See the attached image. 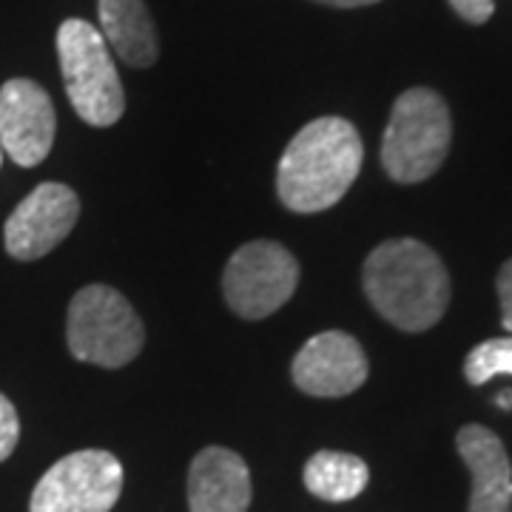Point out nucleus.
I'll return each mask as SVG.
<instances>
[{
  "label": "nucleus",
  "mask_w": 512,
  "mask_h": 512,
  "mask_svg": "<svg viewBox=\"0 0 512 512\" xmlns=\"http://www.w3.org/2000/svg\"><path fill=\"white\" fill-rule=\"evenodd\" d=\"M362 157L365 146L350 120L319 117L285 148L276 168V194L296 214L328 211L356 183Z\"/></svg>",
  "instance_id": "f257e3e1"
},
{
  "label": "nucleus",
  "mask_w": 512,
  "mask_h": 512,
  "mask_svg": "<svg viewBox=\"0 0 512 512\" xmlns=\"http://www.w3.org/2000/svg\"><path fill=\"white\" fill-rule=\"evenodd\" d=\"M370 305L407 333L433 328L450 305V276L433 248L419 239H390L365 259Z\"/></svg>",
  "instance_id": "f03ea898"
},
{
  "label": "nucleus",
  "mask_w": 512,
  "mask_h": 512,
  "mask_svg": "<svg viewBox=\"0 0 512 512\" xmlns=\"http://www.w3.org/2000/svg\"><path fill=\"white\" fill-rule=\"evenodd\" d=\"M453 120L444 97L433 89H407L399 94L384 128L382 165L396 183L430 180L450 151Z\"/></svg>",
  "instance_id": "7ed1b4c3"
},
{
  "label": "nucleus",
  "mask_w": 512,
  "mask_h": 512,
  "mask_svg": "<svg viewBox=\"0 0 512 512\" xmlns=\"http://www.w3.org/2000/svg\"><path fill=\"white\" fill-rule=\"evenodd\" d=\"M57 57L72 109L89 126H114L126 111V94L109 43L89 20L69 18L57 29Z\"/></svg>",
  "instance_id": "20e7f679"
},
{
  "label": "nucleus",
  "mask_w": 512,
  "mask_h": 512,
  "mask_svg": "<svg viewBox=\"0 0 512 512\" xmlns=\"http://www.w3.org/2000/svg\"><path fill=\"white\" fill-rule=\"evenodd\" d=\"M66 342L80 362L123 367L143 350L146 328L123 293L109 285H89L74 293L69 305Z\"/></svg>",
  "instance_id": "39448f33"
},
{
  "label": "nucleus",
  "mask_w": 512,
  "mask_h": 512,
  "mask_svg": "<svg viewBox=\"0 0 512 512\" xmlns=\"http://www.w3.org/2000/svg\"><path fill=\"white\" fill-rule=\"evenodd\" d=\"M299 285V262L279 242L256 239L228 259L222 293L228 308L242 319H265L276 313Z\"/></svg>",
  "instance_id": "423d86ee"
},
{
  "label": "nucleus",
  "mask_w": 512,
  "mask_h": 512,
  "mask_svg": "<svg viewBox=\"0 0 512 512\" xmlns=\"http://www.w3.org/2000/svg\"><path fill=\"white\" fill-rule=\"evenodd\" d=\"M123 493V464L109 450H77L37 481L29 512H111Z\"/></svg>",
  "instance_id": "0eeeda50"
},
{
  "label": "nucleus",
  "mask_w": 512,
  "mask_h": 512,
  "mask_svg": "<svg viewBox=\"0 0 512 512\" xmlns=\"http://www.w3.org/2000/svg\"><path fill=\"white\" fill-rule=\"evenodd\" d=\"M55 106L35 80L15 77L0 86V151L23 168L40 165L55 146Z\"/></svg>",
  "instance_id": "6e6552de"
},
{
  "label": "nucleus",
  "mask_w": 512,
  "mask_h": 512,
  "mask_svg": "<svg viewBox=\"0 0 512 512\" xmlns=\"http://www.w3.org/2000/svg\"><path fill=\"white\" fill-rule=\"evenodd\" d=\"M77 217H80V200L69 185H37L6 220L3 228L6 251L20 262L40 259L72 234Z\"/></svg>",
  "instance_id": "1a4fd4ad"
},
{
  "label": "nucleus",
  "mask_w": 512,
  "mask_h": 512,
  "mask_svg": "<svg viewBox=\"0 0 512 512\" xmlns=\"http://www.w3.org/2000/svg\"><path fill=\"white\" fill-rule=\"evenodd\" d=\"M293 384L316 399H339L367 382V356L362 345L342 330L308 339L293 359Z\"/></svg>",
  "instance_id": "9d476101"
},
{
  "label": "nucleus",
  "mask_w": 512,
  "mask_h": 512,
  "mask_svg": "<svg viewBox=\"0 0 512 512\" xmlns=\"http://www.w3.org/2000/svg\"><path fill=\"white\" fill-rule=\"evenodd\" d=\"M251 470L239 453L228 447H205L188 467V510L191 512H248Z\"/></svg>",
  "instance_id": "9b49d317"
},
{
  "label": "nucleus",
  "mask_w": 512,
  "mask_h": 512,
  "mask_svg": "<svg viewBox=\"0 0 512 512\" xmlns=\"http://www.w3.org/2000/svg\"><path fill=\"white\" fill-rule=\"evenodd\" d=\"M456 447L473 476V493L467 512H510L512 467L504 441L484 424H464Z\"/></svg>",
  "instance_id": "f8f14e48"
},
{
  "label": "nucleus",
  "mask_w": 512,
  "mask_h": 512,
  "mask_svg": "<svg viewBox=\"0 0 512 512\" xmlns=\"http://www.w3.org/2000/svg\"><path fill=\"white\" fill-rule=\"evenodd\" d=\"M100 35L123 63L148 69L160 57L157 26L143 0H97Z\"/></svg>",
  "instance_id": "ddd939ff"
},
{
  "label": "nucleus",
  "mask_w": 512,
  "mask_h": 512,
  "mask_svg": "<svg viewBox=\"0 0 512 512\" xmlns=\"http://www.w3.org/2000/svg\"><path fill=\"white\" fill-rule=\"evenodd\" d=\"M367 478H370V470L362 458L353 453H336V450L313 453L302 473L308 493L333 504L356 498L367 487Z\"/></svg>",
  "instance_id": "4468645a"
},
{
  "label": "nucleus",
  "mask_w": 512,
  "mask_h": 512,
  "mask_svg": "<svg viewBox=\"0 0 512 512\" xmlns=\"http://www.w3.org/2000/svg\"><path fill=\"white\" fill-rule=\"evenodd\" d=\"M501 373L512 376V336L487 339L464 359V376L470 384H487Z\"/></svg>",
  "instance_id": "2eb2a0df"
},
{
  "label": "nucleus",
  "mask_w": 512,
  "mask_h": 512,
  "mask_svg": "<svg viewBox=\"0 0 512 512\" xmlns=\"http://www.w3.org/2000/svg\"><path fill=\"white\" fill-rule=\"evenodd\" d=\"M20 439V421H18V410L15 404L9 402L3 393H0V461L15 453Z\"/></svg>",
  "instance_id": "dca6fc26"
},
{
  "label": "nucleus",
  "mask_w": 512,
  "mask_h": 512,
  "mask_svg": "<svg viewBox=\"0 0 512 512\" xmlns=\"http://www.w3.org/2000/svg\"><path fill=\"white\" fill-rule=\"evenodd\" d=\"M450 6L456 9V15L467 23H487L493 18L495 0H450Z\"/></svg>",
  "instance_id": "f3484780"
},
{
  "label": "nucleus",
  "mask_w": 512,
  "mask_h": 512,
  "mask_svg": "<svg viewBox=\"0 0 512 512\" xmlns=\"http://www.w3.org/2000/svg\"><path fill=\"white\" fill-rule=\"evenodd\" d=\"M498 299H501V325L512 336V259L498 271Z\"/></svg>",
  "instance_id": "a211bd4d"
},
{
  "label": "nucleus",
  "mask_w": 512,
  "mask_h": 512,
  "mask_svg": "<svg viewBox=\"0 0 512 512\" xmlns=\"http://www.w3.org/2000/svg\"><path fill=\"white\" fill-rule=\"evenodd\" d=\"M316 3L336 6V9H356V6H373V3H379V0H316Z\"/></svg>",
  "instance_id": "6ab92c4d"
},
{
  "label": "nucleus",
  "mask_w": 512,
  "mask_h": 512,
  "mask_svg": "<svg viewBox=\"0 0 512 512\" xmlns=\"http://www.w3.org/2000/svg\"><path fill=\"white\" fill-rule=\"evenodd\" d=\"M498 407H501V410H510V407H512V390H504V393H498Z\"/></svg>",
  "instance_id": "aec40b11"
},
{
  "label": "nucleus",
  "mask_w": 512,
  "mask_h": 512,
  "mask_svg": "<svg viewBox=\"0 0 512 512\" xmlns=\"http://www.w3.org/2000/svg\"><path fill=\"white\" fill-rule=\"evenodd\" d=\"M0 163H3V151H0Z\"/></svg>",
  "instance_id": "412c9836"
},
{
  "label": "nucleus",
  "mask_w": 512,
  "mask_h": 512,
  "mask_svg": "<svg viewBox=\"0 0 512 512\" xmlns=\"http://www.w3.org/2000/svg\"><path fill=\"white\" fill-rule=\"evenodd\" d=\"M510 493H512V484H510Z\"/></svg>",
  "instance_id": "4be33fe9"
}]
</instances>
